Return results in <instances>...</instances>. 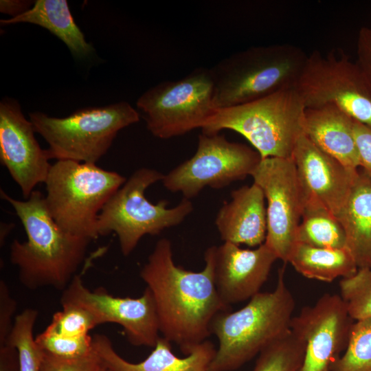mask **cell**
Masks as SVG:
<instances>
[{"label":"cell","mask_w":371,"mask_h":371,"mask_svg":"<svg viewBox=\"0 0 371 371\" xmlns=\"http://www.w3.org/2000/svg\"><path fill=\"white\" fill-rule=\"evenodd\" d=\"M289 44L251 47L210 68L216 109L236 106L295 86L307 59Z\"/></svg>","instance_id":"cell-4"},{"label":"cell","mask_w":371,"mask_h":371,"mask_svg":"<svg viewBox=\"0 0 371 371\" xmlns=\"http://www.w3.org/2000/svg\"><path fill=\"white\" fill-rule=\"evenodd\" d=\"M353 319L340 295L326 293L293 317L290 328L305 344L297 371H331L345 350Z\"/></svg>","instance_id":"cell-14"},{"label":"cell","mask_w":371,"mask_h":371,"mask_svg":"<svg viewBox=\"0 0 371 371\" xmlns=\"http://www.w3.org/2000/svg\"><path fill=\"white\" fill-rule=\"evenodd\" d=\"M29 115L35 132L49 145V159L95 164L120 130L139 120L137 111L124 101L79 109L65 117L41 112Z\"/></svg>","instance_id":"cell-8"},{"label":"cell","mask_w":371,"mask_h":371,"mask_svg":"<svg viewBox=\"0 0 371 371\" xmlns=\"http://www.w3.org/2000/svg\"><path fill=\"white\" fill-rule=\"evenodd\" d=\"M338 219L358 268H371V179L363 171L355 177Z\"/></svg>","instance_id":"cell-21"},{"label":"cell","mask_w":371,"mask_h":371,"mask_svg":"<svg viewBox=\"0 0 371 371\" xmlns=\"http://www.w3.org/2000/svg\"><path fill=\"white\" fill-rule=\"evenodd\" d=\"M292 158L306 195L317 198L338 218L359 170H349L305 135L298 139Z\"/></svg>","instance_id":"cell-17"},{"label":"cell","mask_w":371,"mask_h":371,"mask_svg":"<svg viewBox=\"0 0 371 371\" xmlns=\"http://www.w3.org/2000/svg\"><path fill=\"white\" fill-rule=\"evenodd\" d=\"M34 133L19 102L4 98L0 102V160L25 199L45 183L52 166L47 150L41 148Z\"/></svg>","instance_id":"cell-15"},{"label":"cell","mask_w":371,"mask_h":371,"mask_svg":"<svg viewBox=\"0 0 371 371\" xmlns=\"http://www.w3.org/2000/svg\"><path fill=\"white\" fill-rule=\"evenodd\" d=\"M104 368L94 347L89 355L76 359L58 358L42 352L41 371H102Z\"/></svg>","instance_id":"cell-31"},{"label":"cell","mask_w":371,"mask_h":371,"mask_svg":"<svg viewBox=\"0 0 371 371\" xmlns=\"http://www.w3.org/2000/svg\"><path fill=\"white\" fill-rule=\"evenodd\" d=\"M278 259L265 243L254 249L230 243L216 246L214 283L223 302L231 306L258 293Z\"/></svg>","instance_id":"cell-16"},{"label":"cell","mask_w":371,"mask_h":371,"mask_svg":"<svg viewBox=\"0 0 371 371\" xmlns=\"http://www.w3.org/2000/svg\"><path fill=\"white\" fill-rule=\"evenodd\" d=\"M102 371H106V368Z\"/></svg>","instance_id":"cell-38"},{"label":"cell","mask_w":371,"mask_h":371,"mask_svg":"<svg viewBox=\"0 0 371 371\" xmlns=\"http://www.w3.org/2000/svg\"><path fill=\"white\" fill-rule=\"evenodd\" d=\"M278 270L276 286L259 292L240 309L223 311L213 319L210 331L218 347L209 371H233L251 360L290 329L295 300Z\"/></svg>","instance_id":"cell-3"},{"label":"cell","mask_w":371,"mask_h":371,"mask_svg":"<svg viewBox=\"0 0 371 371\" xmlns=\"http://www.w3.org/2000/svg\"><path fill=\"white\" fill-rule=\"evenodd\" d=\"M164 174L152 168L136 170L111 196L100 211L96 223L98 236L114 232L122 254L128 256L145 235H158L181 224L192 212L190 200L183 198L173 207L161 200L153 203L145 196L148 187L161 181Z\"/></svg>","instance_id":"cell-7"},{"label":"cell","mask_w":371,"mask_h":371,"mask_svg":"<svg viewBox=\"0 0 371 371\" xmlns=\"http://www.w3.org/2000/svg\"><path fill=\"white\" fill-rule=\"evenodd\" d=\"M215 251L216 246L205 251L202 271H189L175 265L170 241L161 238L140 271L155 301L160 333L185 355L207 340L214 318L230 310L215 286Z\"/></svg>","instance_id":"cell-1"},{"label":"cell","mask_w":371,"mask_h":371,"mask_svg":"<svg viewBox=\"0 0 371 371\" xmlns=\"http://www.w3.org/2000/svg\"><path fill=\"white\" fill-rule=\"evenodd\" d=\"M37 317L38 312L33 308L16 315L5 343L17 351L19 371H41L42 352L33 335Z\"/></svg>","instance_id":"cell-26"},{"label":"cell","mask_w":371,"mask_h":371,"mask_svg":"<svg viewBox=\"0 0 371 371\" xmlns=\"http://www.w3.org/2000/svg\"><path fill=\"white\" fill-rule=\"evenodd\" d=\"M93 341L103 365L111 371H209L216 351L214 344L205 340L181 358L172 352L171 342L159 337L144 360L132 363L117 354L106 335H95Z\"/></svg>","instance_id":"cell-19"},{"label":"cell","mask_w":371,"mask_h":371,"mask_svg":"<svg viewBox=\"0 0 371 371\" xmlns=\"http://www.w3.org/2000/svg\"><path fill=\"white\" fill-rule=\"evenodd\" d=\"M210 69H194L185 77L161 82L137 101L147 129L159 139L183 135L202 128L216 109Z\"/></svg>","instance_id":"cell-9"},{"label":"cell","mask_w":371,"mask_h":371,"mask_svg":"<svg viewBox=\"0 0 371 371\" xmlns=\"http://www.w3.org/2000/svg\"><path fill=\"white\" fill-rule=\"evenodd\" d=\"M306 107L295 87L244 104L218 109L201 128L207 135L229 129L245 137L267 157L292 158L304 135Z\"/></svg>","instance_id":"cell-5"},{"label":"cell","mask_w":371,"mask_h":371,"mask_svg":"<svg viewBox=\"0 0 371 371\" xmlns=\"http://www.w3.org/2000/svg\"><path fill=\"white\" fill-rule=\"evenodd\" d=\"M31 4L30 1L1 0L0 11L15 17L29 10Z\"/></svg>","instance_id":"cell-35"},{"label":"cell","mask_w":371,"mask_h":371,"mask_svg":"<svg viewBox=\"0 0 371 371\" xmlns=\"http://www.w3.org/2000/svg\"><path fill=\"white\" fill-rule=\"evenodd\" d=\"M63 309L54 314L47 328L66 337H80L100 325L88 309L73 304H62Z\"/></svg>","instance_id":"cell-30"},{"label":"cell","mask_w":371,"mask_h":371,"mask_svg":"<svg viewBox=\"0 0 371 371\" xmlns=\"http://www.w3.org/2000/svg\"><path fill=\"white\" fill-rule=\"evenodd\" d=\"M295 87L306 109L333 104L371 128V86L357 62L344 53L313 51Z\"/></svg>","instance_id":"cell-10"},{"label":"cell","mask_w":371,"mask_h":371,"mask_svg":"<svg viewBox=\"0 0 371 371\" xmlns=\"http://www.w3.org/2000/svg\"><path fill=\"white\" fill-rule=\"evenodd\" d=\"M353 133L359 151L360 168L371 179V128L354 120Z\"/></svg>","instance_id":"cell-33"},{"label":"cell","mask_w":371,"mask_h":371,"mask_svg":"<svg viewBox=\"0 0 371 371\" xmlns=\"http://www.w3.org/2000/svg\"><path fill=\"white\" fill-rule=\"evenodd\" d=\"M357 63L371 86V29L361 27L357 41Z\"/></svg>","instance_id":"cell-34"},{"label":"cell","mask_w":371,"mask_h":371,"mask_svg":"<svg viewBox=\"0 0 371 371\" xmlns=\"http://www.w3.org/2000/svg\"><path fill=\"white\" fill-rule=\"evenodd\" d=\"M340 296L353 320L371 317V268H360L339 282Z\"/></svg>","instance_id":"cell-28"},{"label":"cell","mask_w":371,"mask_h":371,"mask_svg":"<svg viewBox=\"0 0 371 371\" xmlns=\"http://www.w3.org/2000/svg\"><path fill=\"white\" fill-rule=\"evenodd\" d=\"M331 371H371V317L353 322L346 348Z\"/></svg>","instance_id":"cell-27"},{"label":"cell","mask_w":371,"mask_h":371,"mask_svg":"<svg viewBox=\"0 0 371 371\" xmlns=\"http://www.w3.org/2000/svg\"><path fill=\"white\" fill-rule=\"evenodd\" d=\"M17 23H30L46 28L65 43L75 57H86L93 49L75 23L65 0H36L23 14L1 20L2 25Z\"/></svg>","instance_id":"cell-22"},{"label":"cell","mask_w":371,"mask_h":371,"mask_svg":"<svg viewBox=\"0 0 371 371\" xmlns=\"http://www.w3.org/2000/svg\"><path fill=\"white\" fill-rule=\"evenodd\" d=\"M3 225V227H1V245H2V243L5 241V236L9 234L10 231L12 229V227H10V225H7L5 223L1 224Z\"/></svg>","instance_id":"cell-36"},{"label":"cell","mask_w":371,"mask_h":371,"mask_svg":"<svg viewBox=\"0 0 371 371\" xmlns=\"http://www.w3.org/2000/svg\"><path fill=\"white\" fill-rule=\"evenodd\" d=\"M261 159L258 151L243 144L202 133L194 155L164 174L161 182L168 191L190 200L205 187L221 189L251 176Z\"/></svg>","instance_id":"cell-11"},{"label":"cell","mask_w":371,"mask_h":371,"mask_svg":"<svg viewBox=\"0 0 371 371\" xmlns=\"http://www.w3.org/2000/svg\"><path fill=\"white\" fill-rule=\"evenodd\" d=\"M353 124L350 116L333 104L306 109L304 135L349 170L357 172L360 159Z\"/></svg>","instance_id":"cell-20"},{"label":"cell","mask_w":371,"mask_h":371,"mask_svg":"<svg viewBox=\"0 0 371 371\" xmlns=\"http://www.w3.org/2000/svg\"><path fill=\"white\" fill-rule=\"evenodd\" d=\"M215 225L224 243L258 247L266 240L265 197L253 183L231 192V200L218 210Z\"/></svg>","instance_id":"cell-18"},{"label":"cell","mask_w":371,"mask_h":371,"mask_svg":"<svg viewBox=\"0 0 371 371\" xmlns=\"http://www.w3.org/2000/svg\"><path fill=\"white\" fill-rule=\"evenodd\" d=\"M297 243L320 248H347L346 237L339 219L317 198L306 195Z\"/></svg>","instance_id":"cell-24"},{"label":"cell","mask_w":371,"mask_h":371,"mask_svg":"<svg viewBox=\"0 0 371 371\" xmlns=\"http://www.w3.org/2000/svg\"><path fill=\"white\" fill-rule=\"evenodd\" d=\"M267 201V229L265 243L284 263L294 248L306 194L293 158L262 159L251 175Z\"/></svg>","instance_id":"cell-12"},{"label":"cell","mask_w":371,"mask_h":371,"mask_svg":"<svg viewBox=\"0 0 371 371\" xmlns=\"http://www.w3.org/2000/svg\"><path fill=\"white\" fill-rule=\"evenodd\" d=\"M16 303L4 280L0 281V346L5 344L12 330Z\"/></svg>","instance_id":"cell-32"},{"label":"cell","mask_w":371,"mask_h":371,"mask_svg":"<svg viewBox=\"0 0 371 371\" xmlns=\"http://www.w3.org/2000/svg\"><path fill=\"white\" fill-rule=\"evenodd\" d=\"M288 262L303 276L326 282L351 276L359 269L348 248H320L300 243L295 244Z\"/></svg>","instance_id":"cell-23"},{"label":"cell","mask_w":371,"mask_h":371,"mask_svg":"<svg viewBox=\"0 0 371 371\" xmlns=\"http://www.w3.org/2000/svg\"><path fill=\"white\" fill-rule=\"evenodd\" d=\"M304 350V341L290 328L259 353L253 371H297Z\"/></svg>","instance_id":"cell-25"},{"label":"cell","mask_w":371,"mask_h":371,"mask_svg":"<svg viewBox=\"0 0 371 371\" xmlns=\"http://www.w3.org/2000/svg\"><path fill=\"white\" fill-rule=\"evenodd\" d=\"M60 303L76 304L88 309L96 317L100 325H120L133 346L153 348L160 337L155 301L148 288L137 298L117 297L102 287L88 289L81 276L76 274L63 291Z\"/></svg>","instance_id":"cell-13"},{"label":"cell","mask_w":371,"mask_h":371,"mask_svg":"<svg viewBox=\"0 0 371 371\" xmlns=\"http://www.w3.org/2000/svg\"><path fill=\"white\" fill-rule=\"evenodd\" d=\"M126 181L120 174L95 164L57 160L44 183L45 203L60 228L93 240L98 238L100 211Z\"/></svg>","instance_id":"cell-6"},{"label":"cell","mask_w":371,"mask_h":371,"mask_svg":"<svg viewBox=\"0 0 371 371\" xmlns=\"http://www.w3.org/2000/svg\"><path fill=\"white\" fill-rule=\"evenodd\" d=\"M0 196L12 205L27 235L26 241L15 239L10 246V260L18 269L19 280L30 290L52 287L63 291L85 260L92 240L60 228L40 191L34 190L25 201L2 189Z\"/></svg>","instance_id":"cell-2"},{"label":"cell","mask_w":371,"mask_h":371,"mask_svg":"<svg viewBox=\"0 0 371 371\" xmlns=\"http://www.w3.org/2000/svg\"><path fill=\"white\" fill-rule=\"evenodd\" d=\"M106 371H111V370H108V369H106Z\"/></svg>","instance_id":"cell-37"},{"label":"cell","mask_w":371,"mask_h":371,"mask_svg":"<svg viewBox=\"0 0 371 371\" xmlns=\"http://www.w3.org/2000/svg\"><path fill=\"white\" fill-rule=\"evenodd\" d=\"M35 341L42 352L63 359L80 358L93 350V337L89 335L69 337L61 335L47 327L35 337Z\"/></svg>","instance_id":"cell-29"}]
</instances>
